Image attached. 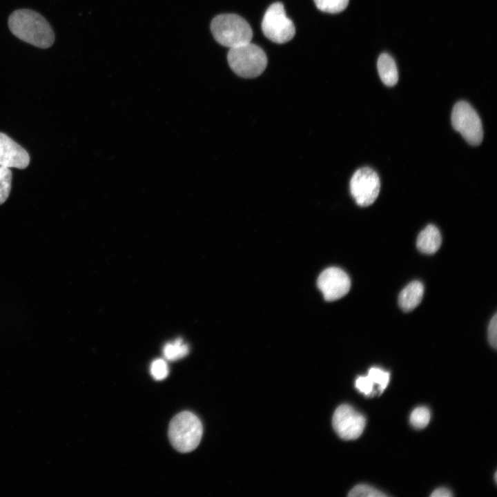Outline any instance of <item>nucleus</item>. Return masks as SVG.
<instances>
[{
  "mask_svg": "<svg viewBox=\"0 0 497 497\" xmlns=\"http://www.w3.org/2000/svg\"><path fill=\"white\" fill-rule=\"evenodd\" d=\"M8 27L15 37L40 48H50L55 41V33L48 21L30 9L12 12L8 18Z\"/></svg>",
  "mask_w": 497,
  "mask_h": 497,
  "instance_id": "f257e3e1",
  "label": "nucleus"
},
{
  "mask_svg": "<svg viewBox=\"0 0 497 497\" xmlns=\"http://www.w3.org/2000/svg\"><path fill=\"white\" fill-rule=\"evenodd\" d=\"M203 433L202 424L192 412L182 411L175 416L168 427V438L173 447L179 452L194 450L199 444Z\"/></svg>",
  "mask_w": 497,
  "mask_h": 497,
  "instance_id": "f03ea898",
  "label": "nucleus"
},
{
  "mask_svg": "<svg viewBox=\"0 0 497 497\" xmlns=\"http://www.w3.org/2000/svg\"><path fill=\"white\" fill-rule=\"evenodd\" d=\"M211 30L220 44L230 48L249 43L253 31L248 22L235 14H222L213 18Z\"/></svg>",
  "mask_w": 497,
  "mask_h": 497,
  "instance_id": "7ed1b4c3",
  "label": "nucleus"
},
{
  "mask_svg": "<svg viewBox=\"0 0 497 497\" xmlns=\"http://www.w3.org/2000/svg\"><path fill=\"white\" fill-rule=\"evenodd\" d=\"M227 60L233 71L244 78L259 76L267 65L265 52L258 46L251 42L230 48Z\"/></svg>",
  "mask_w": 497,
  "mask_h": 497,
  "instance_id": "20e7f679",
  "label": "nucleus"
},
{
  "mask_svg": "<svg viewBox=\"0 0 497 497\" xmlns=\"http://www.w3.org/2000/svg\"><path fill=\"white\" fill-rule=\"evenodd\" d=\"M262 30L269 39L277 43L288 42L295 34L294 24L286 17L280 2L274 3L268 8L262 21Z\"/></svg>",
  "mask_w": 497,
  "mask_h": 497,
  "instance_id": "39448f33",
  "label": "nucleus"
},
{
  "mask_svg": "<svg viewBox=\"0 0 497 497\" xmlns=\"http://www.w3.org/2000/svg\"><path fill=\"white\" fill-rule=\"evenodd\" d=\"M451 124L469 144L477 146L482 142L483 130L480 119L467 101H460L455 104L451 113Z\"/></svg>",
  "mask_w": 497,
  "mask_h": 497,
  "instance_id": "423d86ee",
  "label": "nucleus"
},
{
  "mask_svg": "<svg viewBox=\"0 0 497 497\" xmlns=\"http://www.w3.org/2000/svg\"><path fill=\"white\" fill-rule=\"evenodd\" d=\"M380 182L376 171L369 167L357 170L350 181V191L355 202L360 206H368L377 199Z\"/></svg>",
  "mask_w": 497,
  "mask_h": 497,
  "instance_id": "0eeeda50",
  "label": "nucleus"
},
{
  "mask_svg": "<svg viewBox=\"0 0 497 497\" xmlns=\"http://www.w3.org/2000/svg\"><path fill=\"white\" fill-rule=\"evenodd\" d=\"M365 425L364 416L349 405L339 406L333 416V427L338 436L344 440L360 437Z\"/></svg>",
  "mask_w": 497,
  "mask_h": 497,
  "instance_id": "6e6552de",
  "label": "nucleus"
},
{
  "mask_svg": "<svg viewBox=\"0 0 497 497\" xmlns=\"http://www.w3.org/2000/svg\"><path fill=\"white\" fill-rule=\"evenodd\" d=\"M317 284L327 301L338 300L349 292L351 280L341 269L329 267L320 275Z\"/></svg>",
  "mask_w": 497,
  "mask_h": 497,
  "instance_id": "1a4fd4ad",
  "label": "nucleus"
},
{
  "mask_svg": "<svg viewBox=\"0 0 497 497\" xmlns=\"http://www.w3.org/2000/svg\"><path fill=\"white\" fill-rule=\"evenodd\" d=\"M29 163L27 151L7 135L0 133V166L23 169Z\"/></svg>",
  "mask_w": 497,
  "mask_h": 497,
  "instance_id": "9d476101",
  "label": "nucleus"
},
{
  "mask_svg": "<svg viewBox=\"0 0 497 497\" xmlns=\"http://www.w3.org/2000/svg\"><path fill=\"white\" fill-rule=\"evenodd\" d=\"M442 237L438 228L429 224L420 232L416 240V246L422 253L431 255L440 247Z\"/></svg>",
  "mask_w": 497,
  "mask_h": 497,
  "instance_id": "9b49d317",
  "label": "nucleus"
},
{
  "mask_svg": "<svg viewBox=\"0 0 497 497\" xmlns=\"http://www.w3.org/2000/svg\"><path fill=\"white\" fill-rule=\"evenodd\" d=\"M424 286L419 281H413L408 284L400 293L398 303L401 309L405 312L413 310L419 305L423 297Z\"/></svg>",
  "mask_w": 497,
  "mask_h": 497,
  "instance_id": "f8f14e48",
  "label": "nucleus"
},
{
  "mask_svg": "<svg viewBox=\"0 0 497 497\" xmlns=\"http://www.w3.org/2000/svg\"><path fill=\"white\" fill-rule=\"evenodd\" d=\"M378 71L382 82L388 86H393L398 80V73L396 64L393 59L388 54L383 53L380 55L377 63Z\"/></svg>",
  "mask_w": 497,
  "mask_h": 497,
  "instance_id": "ddd939ff",
  "label": "nucleus"
},
{
  "mask_svg": "<svg viewBox=\"0 0 497 497\" xmlns=\"http://www.w3.org/2000/svg\"><path fill=\"white\" fill-rule=\"evenodd\" d=\"M164 357L171 361L185 357L188 353V347L181 338L165 344L163 349Z\"/></svg>",
  "mask_w": 497,
  "mask_h": 497,
  "instance_id": "4468645a",
  "label": "nucleus"
},
{
  "mask_svg": "<svg viewBox=\"0 0 497 497\" xmlns=\"http://www.w3.org/2000/svg\"><path fill=\"white\" fill-rule=\"evenodd\" d=\"M431 413L426 407H418L414 409L410 415V422L416 429H422L429 422Z\"/></svg>",
  "mask_w": 497,
  "mask_h": 497,
  "instance_id": "2eb2a0df",
  "label": "nucleus"
},
{
  "mask_svg": "<svg viewBox=\"0 0 497 497\" xmlns=\"http://www.w3.org/2000/svg\"><path fill=\"white\" fill-rule=\"evenodd\" d=\"M316 7L321 11L329 13H338L348 6L349 0H314Z\"/></svg>",
  "mask_w": 497,
  "mask_h": 497,
  "instance_id": "dca6fc26",
  "label": "nucleus"
},
{
  "mask_svg": "<svg viewBox=\"0 0 497 497\" xmlns=\"http://www.w3.org/2000/svg\"><path fill=\"white\" fill-rule=\"evenodd\" d=\"M12 173L8 167L0 166V205L8 199L11 190Z\"/></svg>",
  "mask_w": 497,
  "mask_h": 497,
  "instance_id": "f3484780",
  "label": "nucleus"
},
{
  "mask_svg": "<svg viewBox=\"0 0 497 497\" xmlns=\"http://www.w3.org/2000/svg\"><path fill=\"white\" fill-rule=\"evenodd\" d=\"M368 375L376 385L379 395H380L389 382V373L378 367H371L369 369Z\"/></svg>",
  "mask_w": 497,
  "mask_h": 497,
  "instance_id": "a211bd4d",
  "label": "nucleus"
},
{
  "mask_svg": "<svg viewBox=\"0 0 497 497\" xmlns=\"http://www.w3.org/2000/svg\"><path fill=\"white\" fill-rule=\"evenodd\" d=\"M355 386L360 393H363L366 396L372 397L376 395L377 391L375 387H376L379 394L376 385L368 374L364 376L358 377L355 380Z\"/></svg>",
  "mask_w": 497,
  "mask_h": 497,
  "instance_id": "6ab92c4d",
  "label": "nucleus"
},
{
  "mask_svg": "<svg viewBox=\"0 0 497 497\" xmlns=\"http://www.w3.org/2000/svg\"><path fill=\"white\" fill-rule=\"evenodd\" d=\"M387 495L376 488L367 485H358L349 493L351 497H384Z\"/></svg>",
  "mask_w": 497,
  "mask_h": 497,
  "instance_id": "aec40b11",
  "label": "nucleus"
},
{
  "mask_svg": "<svg viewBox=\"0 0 497 497\" xmlns=\"http://www.w3.org/2000/svg\"><path fill=\"white\" fill-rule=\"evenodd\" d=\"M168 367L163 359L155 360L150 365V373L156 380L165 379L168 374Z\"/></svg>",
  "mask_w": 497,
  "mask_h": 497,
  "instance_id": "412c9836",
  "label": "nucleus"
},
{
  "mask_svg": "<svg viewBox=\"0 0 497 497\" xmlns=\"http://www.w3.org/2000/svg\"><path fill=\"white\" fill-rule=\"evenodd\" d=\"M488 340L494 349L497 347V315L493 316L488 327Z\"/></svg>",
  "mask_w": 497,
  "mask_h": 497,
  "instance_id": "4be33fe9",
  "label": "nucleus"
},
{
  "mask_svg": "<svg viewBox=\"0 0 497 497\" xmlns=\"http://www.w3.org/2000/svg\"><path fill=\"white\" fill-rule=\"evenodd\" d=\"M452 496L451 491L445 487L436 489L431 494V497H451Z\"/></svg>",
  "mask_w": 497,
  "mask_h": 497,
  "instance_id": "5701e85b",
  "label": "nucleus"
}]
</instances>
